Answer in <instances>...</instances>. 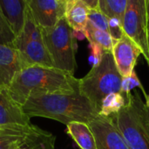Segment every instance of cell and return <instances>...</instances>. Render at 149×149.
<instances>
[{"instance_id": "cell-23", "label": "cell", "mask_w": 149, "mask_h": 149, "mask_svg": "<svg viewBox=\"0 0 149 149\" xmlns=\"http://www.w3.org/2000/svg\"><path fill=\"white\" fill-rule=\"evenodd\" d=\"M108 26H109V33L111 34L114 42L120 40L123 35V28H122V21L118 18H108Z\"/></svg>"}, {"instance_id": "cell-11", "label": "cell", "mask_w": 149, "mask_h": 149, "mask_svg": "<svg viewBox=\"0 0 149 149\" xmlns=\"http://www.w3.org/2000/svg\"><path fill=\"white\" fill-rule=\"evenodd\" d=\"M112 54L120 76L122 77H128L134 70L141 51L130 38L124 34L114 42Z\"/></svg>"}, {"instance_id": "cell-1", "label": "cell", "mask_w": 149, "mask_h": 149, "mask_svg": "<svg viewBox=\"0 0 149 149\" xmlns=\"http://www.w3.org/2000/svg\"><path fill=\"white\" fill-rule=\"evenodd\" d=\"M6 90L23 106L31 97L75 93L79 91V79L53 67L33 65L22 69Z\"/></svg>"}, {"instance_id": "cell-25", "label": "cell", "mask_w": 149, "mask_h": 149, "mask_svg": "<svg viewBox=\"0 0 149 149\" xmlns=\"http://www.w3.org/2000/svg\"><path fill=\"white\" fill-rule=\"evenodd\" d=\"M89 9H99L100 0H82Z\"/></svg>"}, {"instance_id": "cell-17", "label": "cell", "mask_w": 149, "mask_h": 149, "mask_svg": "<svg viewBox=\"0 0 149 149\" xmlns=\"http://www.w3.org/2000/svg\"><path fill=\"white\" fill-rule=\"evenodd\" d=\"M127 104V96L121 92L111 93L104 97L100 110V115L105 117H110L113 114L118 113Z\"/></svg>"}, {"instance_id": "cell-12", "label": "cell", "mask_w": 149, "mask_h": 149, "mask_svg": "<svg viewBox=\"0 0 149 149\" xmlns=\"http://www.w3.org/2000/svg\"><path fill=\"white\" fill-rule=\"evenodd\" d=\"M26 67L15 47L0 44V90H8L16 76Z\"/></svg>"}, {"instance_id": "cell-14", "label": "cell", "mask_w": 149, "mask_h": 149, "mask_svg": "<svg viewBox=\"0 0 149 149\" xmlns=\"http://www.w3.org/2000/svg\"><path fill=\"white\" fill-rule=\"evenodd\" d=\"M89 11L82 0H66L64 18L73 31H85Z\"/></svg>"}, {"instance_id": "cell-28", "label": "cell", "mask_w": 149, "mask_h": 149, "mask_svg": "<svg viewBox=\"0 0 149 149\" xmlns=\"http://www.w3.org/2000/svg\"><path fill=\"white\" fill-rule=\"evenodd\" d=\"M148 68H149V64H148ZM146 106H147V112H148V118H149V101H148V103H147V104H146Z\"/></svg>"}, {"instance_id": "cell-27", "label": "cell", "mask_w": 149, "mask_h": 149, "mask_svg": "<svg viewBox=\"0 0 149 149\" xmlns=\"http://www.w3.org/2000/svg\"><path fill=\"white\" fill-rule=\"evenodd\" d=\"M148 36H149V0H148Z\"/></svg>"}, {"instance_id": "cell-9", "label": "cell", "mask_w": 149, "mask_h": 149, "mask_svg": "<svg viewBox=\"0 0 149 149\" xmlns=\"http://www.w3.org/2000/svg\"><path fill=\"white\" fill-rule=\"evenodd\" d=\"M98 149H130L108 117L98 115L88 124Z\"/></svg>"}, {"instance_id": "cell-3", "label": "cell", "mask_w": 149, "mask_h": 149, "mask_svg": "<svg viewBox=\"0 0 149 149\" xmlns=\"http://www.w3.org/2000/svg\"><path fill=\"white\" fill-rule=\"evenodd\" d=\"M123 136L130 149H149V118L141 95H127L126 105L108 117Z\"/></svg>"}, {"instance_id": "cell-20", "label": "cell", "mask_w": 149, "mask_h": 149, "mask_svg": "<svg viewBox=\"0 0 149 149\" xmlns=\"http://www.w3.org/2000/svg\"><path fill=\"white\" fill-rule=\"evenodd\" d=\"M16 34L0 5V44L14 47Z\"/></svg>"}, {"instance_id": "cell-7", "label": "cell", "mask_w": 149, "mask_h": 149, "mask_svg": "<svg viewBox=\"0 0 149 149\" xmlns=\"http://www.w3.org/2000/svg\"><path fill=\"white\" fill-rule=\"evenodd\" d=\"M56 137L37 126H0V149H54Z\"/></svg>"}, {"instance_id": "cell-15", "label": "cell", "mask_w": 149, "mask_h": 149, "mask_svg": "<svg viewBox=\"0 0 149 149\" xmlns=\"http://www.w3.org/2000/svg\"><path fill=\"white\" fill-rule=\"evenodd\" d=\"M0 5L17 37L21 32L24 24L25 0H0Z\"/></svg>"}, {"instance_id": "cell-13", "label": "cell", "mask_w": 149, "mask_h": 149, "mask_svg": "<svg viewBox=\"0 0 149 149\" xmlns=\"http://www.w3.org/2000/svg\"><path fill=\"white\" fill-rule=\"evenodd\" d=\"M30 118L23 106L15 102L6 90H0V126H29Z\"/></svg>"}, {"instance_id": "cell-2", "label": "cell", "mask_w": 149, "mask_h": 149, "mask_svg": "<svg viewBox=\"0 0 149 149\" xmlns=\"http://www.w3.org/2000/svg\"><path fill=\"white\" fill-rule=\"evenodd\" d=\"M26 115L58 121L65 126L72 122L89 124L100 113L94 105L77 91L72 94H52L31 97L23 105Z\"/></svg>"}, {"instance_id": "cell-19", "label": "cell", "mask_w": 149, "mask_h": 149, "mask_svg": "<svg viewBox=\"0 0 149 149\" xmlns=\"http://www.w3.org/2000/svg\"><path fill=\"white\" fill-rule=\"evenodd\" d=\"M127 0H100L99 9L108 18H118L122 21Z\"/></svg>"}, {"instance_id": "cell-6", "label": "cell", "mask_w": 149, "mask_h": 149, "mask_svg": "<svg viewBox=\"0 0 149 149\" xmlns=\"http://www.w3.org/2000/svg\"><path fill=\"white\" fill-rule=\"evenodd\" d=\"M14 47L18 51L27 67L33 65L53 67L45 44L41 28L32 18L27 7L24 27L16 37Z\"/></svg>"}, {"instance_id": "cell-18", "label": "cell", "mask_w": 149, "mask_h": 149, "mask_svg": "<svg viewBox=\"0 0 149 149\" xmlns=\"http://www.w3.org/2000/svg\"><path fill=\"white\" fill-rule=\"evenodd\" d=\"M86 37L89 42H93L100 46L106 52H112L114 40L107 32L99 30L87 23L86 27Z\"/></svg>"}, {"instance_id": "cell-26", "label": "cell", "mask_w": 149, "mask_h": 149, "mask_svg": "<svg viewBox=\"0 0 149 149\" xmlns=\"http://www.w3.org/2000/svg\"><path fill=\"white\" fill-rule=\"evenodd\" d=\"M72 33H73V36L76 40H84V39H86V32L85 31H73L72 30Z\"/></svg>"}, {"instance_id": "cell-4", "label": "cell", "mask_w": 149, "mask_h": 149, "mask_svg": "<svg viewBox=\"0 0 149 149\" xmlns=\"http://www.w3.org/2000/svg\"><path fill=\"white\" fill-rule=\"evenodd\" d=\"M122 76L119 73L112 52H105L100 64L79 79V91L100 113L101 103L111 93L121 92Z\"/></svg>"}, {"instance_id": "cell-29", "label": "cell", "mask_w": 149, "mask_h": 149, "mask_svg": "<svg viewBox=\"0 0 149 149\" xmlns=\"http://www.w3.org/2000/svg\"><path fill=\"white\" fill-rule=\"evenodd\" d=\"M60 1H62V2H64V3H65V1H66V0H60Z\"/></svg>"}, {"instance_id": "cell-21", "label": "cell", "mask_w": 149, "mask_h": 149, "mask_svg": "<svg viewBox=\"0 0 149 149\" xmlns=\"http://www.w3.org/2000/svg\"><path fill=\"white\" fill-rule=\"evenodd\" d=\"M139 87L142 92L143 95L145 97L146 99V104L148 103L149 101V95L147 93V91L145 90L142 83H141L137 73L135 72V70L133 71L132 75L128 77H122V81H121V93H123L124 95H128L131 93V90H134V88Z\"/></svg>"}, {"instance_id": "cell-16", "label": "cell", "mask_w": 149, "mask_h": 149, "mask_svg": "<svg viewBox=\"0 0 149 149\" xmlns=\"http://www.w3.org/2000/svg\"><path fill=\"white\" fill-rule=\"evenodd\" d=\"M66 132L80 149H98L95 138L87 124L69 123L66 125Z\"/></svg>"}, {"instance_id": "cell-8", "label": "cell", "mask_w": 149, "mask_h": 149, "mask_svg": "<svg viewBox=\"0 0 149 149\" xmlns=\"http://www.w3.org/2000/svg\"><path fill=\"white\" fill-rule=\"evenodd\" d=\"M122 28L124 34L140 47L149 64L148 0H127L122 18Z\"/></svg>"}, {"instance_id": "cell-5", "label": "cell", "mask_w": 149, "mask_h": 149, "mask_svg": "<svg viewBox=\"0 0 149 149\" xmlns=\"http://www.w3.org/2000/svg\"><path fill=\"white\" fill-rule=\"evenodd\" d=\"M41 31L53 68L73 75L77 68L75 58L77 45L72 29L65 18H62L53 27Z\"/></svg>"}, {"instance_id": "cell-24", "label": "cell", "mask_w": 149, "mask_h": 149, "mask_svg": "<svg viewBox=\"0 0 149 149\" xmlns=\"http://www.w3.org/2000/svg\"><path fill=\"white\" fill-rule=\"evenodd\" d=\"M89 48L91 50L89 62L92 65V68H95L100 64L106 51L100 46L93 42H89Z\"/></svg>"}, {"instance_id": "cell-30", "label": "cell", "mask_w": 149, "mask_h": 149, "mask_svg": "<svg viewBox=\"0 0 149 149\" xmlns=\"http://www.w3.org/2000/svg\"><path fill=\"white\" fill-rule=\"evenodd\" d=\"M148 44H149V36H148Z\"/></svg>"}, {"instance_id": "cell-22", "label": "cell", "mask_w": 149, "mask_h": 149, "mask_svg": "<svg viewBox=\"0 0 149 149\" xmlns=\"http://www.w3.org/2000/svg\"><path fill=\"white\" fill-rule=\"evenodd\" d=\"M87 23L99 30L109 32L108 17L106 16L100 9H90Z\"/></svg>"}, {"instance_id": "cell-10", "label": "cell", "mask_w": 149, "mask_h": 149, "mask_svg": "<svg viewBox=\"0 0 149 149\" xmlns=\"http://www.w3.org/2000/svg\"><path fill=\"white\" fill-rule=\"evenodd\" d=\"M32 18L41 28L53 27L65 16V3L60 0H25Z\"/></svg>"}]
</instances>
